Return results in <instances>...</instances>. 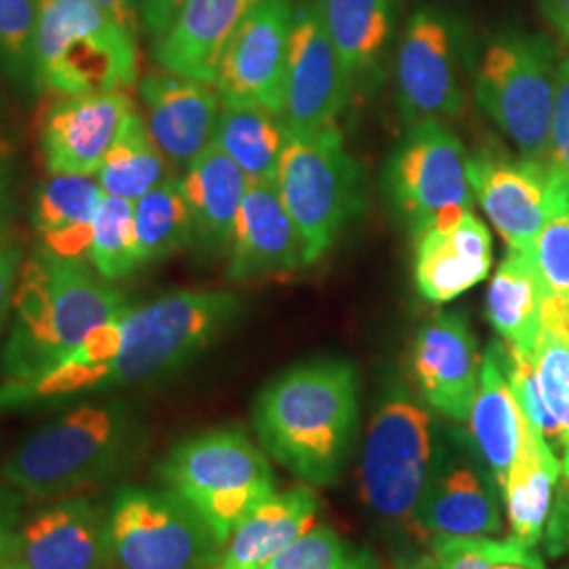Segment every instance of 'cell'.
I'll return each instance as SVG.
<instances>
[{"mask_svg":"<svg viewBox=\"0 0 569 569\" xmlns=\"http://www.w3.org/2000/svg\"><path fill=\"white\" fill-rule=\"evenodd\" d=\"M41 0H0V77L23 93H39L34 42Z\"/></svg>","mask_w":569,"mask_h":569,"instance_id":"35","label":"cell"},{"mask_svg":"<svg viewBox=\"0 0 569 569\" xmlns=\"http://www.w3.org/2000/svg\"><path fill=\"white\" fill-rule=\"evenodd\" d=\"M395 82L401 114L409 124L456 119L467 108L460 84L453 26L439 9L420 7L395 56Z\"/></svg>","mask_w":569,"mask_h":569,"instance_id":"13","label":"cell"},{"mask_svg":"<svg viewBox=\"0 0 569 569\" xmlns=\"http://www.w3.org/2000/svg\"><path fill=\"white\" fill-rule=\"evenodd\" d=\"M249 180L218 146H209L183 171V197L192 216V247L201 258L228 253Z\"/></svg>","mask_w":569,"mask_h":569,"instance_id":"25","label":"cell"},{"mask_svg":"<svg viewBox=\"0 0 569 569\" xmlns=\"http://www.w3.org/2000/svg\"><path fill=\"white\" fill-rule=\"evenodd\" d=\"M491 264V234L472 211L418 234L413 279L418 293L430 305H448L483 283Z\"/></svg>","mask_w":569,"mask_h":569,"instance_id":"21","label":"cell"},{"mask_svg":"<svg viewBox=\"0 0 569 569\" xmlns=\"http://www.w3.org/2000/svg\"><path fill=\"white\" fill-rule=\"evenodd\" d=\"M293 20V0H262L234 30L213 82L224 106H256L281 114Z\"/></svg>","mask_w":569,"mask_h":569,"instance_id":"12","label":"cell"},{"mask_svg":"<svg viewBox=\"0 0 569 569\" xmlns=\"http://www.w3.org/2000/svg\"><path fill=\"white\" fill-rule=\"evenodd\" d=\"M287 140L283 117L256 106H222L213 133V146L239 164L249 182H277Z\"/></svg>","mask_w":569,"mask_h":569,"instance_id":"31","label":"cell"},{"mask_svg":"<svg viewBox=\"0 0 569 569\" xmlns=\"http://www.w3.org/2000/svg\"><path fill=\"white\" fill-rule=\"evenodd\" d=\"M312 4L350 89L378 79L399 23V0H312Z\"/></svg>","mask_w":569,"mask_h":569,"instance_id":"26","label":"cell"},{"mask_svg":"<svg viewBox=\"0 0 569 569\" xmlns=\"http://www.w3.org/2000/svg\"><path fill=\"white\" fill-rule=\"evenodd\" d=\"M542 326L552 336L569 345V296L547 298L542 310Z\"/></svg>","mask_w":569,"mask_h":569,"instance_id":"48","label":"cell"},{"mask_svg":"<svg viewBox=\"0 0 569 569\" xmlns=\"http://www.w3.org/2000/svg\"><path fill=\"white\" fill-rule=\"evenodd\" d=\"M0 569H20L9 557H7V552H2L0 555Z\"/></svg>","mask_w":569,"mask_h":569,"instance_id":"52","label":"cell"},{"mask_svg":"<svg viewBox=\"0 0 569 569\" xmlns=\"http://www.w3.org/2000/svg\"><path fill=\"white\" fill-rule=\"evenodd\" d=\"M133 108L127 91L58 96L42 112L39 124L44 169L49 173L96 176Z\"/></svg>","mask_w":569,"mask_h":569,"instance_id":"18","label":"cell"},{"mask_svg":"<svg viewBox=\"0 0 569 569\" xmlns=\"http://www.w3.org/2000/svg\"><path fill=\"white\" fill-rule=\"evenodd\" d=\"M462 449L437 448L427 491L409 531L422 542L477 540L502 533L498 483Z\"/></svg>","mask_w":569,"mask_h":569,"instance_id":"15","label":"cell"},{"mask_svg":"<svg viewBox=\"0 0 569 569\" xmlns=\"http://www.w3.org/2000/svg\"><path fill=\"white\" fill-rule=\"evenodd\" d=\"M481 363L467 317L439 312L418 329L411 371L422 399L453 422H467L477 399Z\"/></svg>","mask_w":569,"mask_h":569,"instance_id":"19","label":"cell"},{"mask_svg":"<svg viewBox=\"0 0 569 569\" xmlns=\"http://www.w3.org/2000/svg\"><path fill=\"white\" fill-rule=\"evenodd\" d=\"M89 2L102 7L103 11H108L122 28L138 34L140 21H142V4L138 0H89Z\"/></svg>","mask_w":569,"mask_h":569,"instance_id":"49","label":"cell"},{"mask_svg":"<svg viewBox=\"0 0 569 569\" xmlns=\"http://www.w3.org/2000/svg\"><path fill=\"white\" fill-rule=\"evenodd\" d=\"M103 197L96 176L49 173L37 188L30 216L39 247L68 260H87Z\"/></svg>","mask_w":569,"mask_h":569,"instance_id":"28","label":"cell"},{"mask_svg":"<svg viewBox=\"0 0 569 569\" xmlns=\"http://www.w3.org/2000/svg\"><path fill=\"white\" fill-rule=\"evenodd\" d=\"M547 293L528 251L510 249L488 291V319L510 350L533 355L545 331Z\"/></svg>","mask_w":569,"mask_h":569,"instance_id":"29","label":"cell"},{"mask_svg":"<svg viewBox=\"0 0 569 569\" xmlns=\"http://www.w3.org/2000/svg\"><path fill=\"white\" fill-rule=\"evenodd\" d=\"M277 188L302 239L305 264H315L363 209V171L346 150L338 127L289 136Z\"/></svg>","mask_w":569,"mask_h":569,"instance_id":"7","label":"cell"},{"mask_svg":"<svg viewBox=\"0 0 569 569\" xmlns=\"http://www.w3.org/2000/svg\"><path fill=\"white\" fill-rule=\"evenodd\" d=\"M359 373L340 359L291 367L258 395L260 448L306 486L340 479L359 428Z\"/></svg>","mask_w":569,"mask_h":569,"instance_id":"2","label":"cell"},{"mask_svg":"<svg viewBox=\"0 0 569 569\" xmlns=\"http://www.w3.org/2000/svg\"><path fill=\"white\" fill-rule=\"evenodd\" d=\"M34 70L39 93L129 91L140 81L138 34L89 0H41Z\"/></svg>","mask_w":569,"mask_h":569,"instance_id":"6","label":"cell"},{"mask_svg":"<svg viewBox=\"0 0 569 569\" xmlns=\"http://www.w3.org/2000/svg\"><path fill=\"white\" fill-rule=\"evenodd\" d=\"M547 298L569 296V192L526 249Z\"/></svg>","mask_w":569,"mask_h":569,"instance_id":"38","label":"cell"},{"mask_svg":"<svg viewBox=\"0 0 569 569\" xmlns=\"http://www.w3.org/2000/svg\"><path fill=\"white\" fill-rule=\"evenodd\" d=\"M241 315L243 300L224 289H180L129 306L102 395L167 380L216 345Z\"/></svg>","mask_w":569,"mask_h":569,"instance_id":"4","label":"cell"},{"mask_svg":"<svg viewBox=\"0 0 569 569\" xmlns=\"http://www.w3.org/2000/svg\"><path fill=\"white\" fill-rule=\"evenodd\" d=\"M129 306L121 289L87 260H68L37 247L21 264L0 350V382L30 380L58 366Z\"/></svg>","mask_w":569,"mask_h":569,"instance_id":"3","label":"cell"},{"mask_svg":"<svg viewBox=\"0 0 569 569\" xmlns=\"http://www.w3.org/2000/svg\"><path fill=\"white\" fill-rule=\"evenodd\" d=\"M262 0H183L171 28L157 41L159 66L213 84L220 58L234 30Z\"/></svg>","mask_w":569,"mask_h":569,"instance_id":"23","label":"cell"},{"mask_svg":"<svg viewBox=\"0 0 569 569\" xmlns=\"http://www.w3.org/2000/svg\"><path fill=\"white\" fill-rule=\"evenodd\" d=\"M305 264L302 239L277 182H249L228 249V279L256 281Z\"/></svg>","mask_w":569,"mask_h":569,"instance_id":"22","label":"cell"},{"mask_svg":"<svg viewBox=\"0 0 569 569\" xmlns=\"http://www.w3.org/2000/svg\"><path fill=\"white\" fill-rule=\"evenodd\" d=\"M133 228L138 270L192 244V216L183 197L182 180L167 178L133 201Z\"/></svg>","mask_w":569,"mask_h":569,"instance_id":"33","label":"cell"},{"mask_svg":"<svg viewBox=\"0 0 569 569\" xmlns=\"http://www.w3.org/2000/svg\"><path fill=\"white\" fill-rule=\"evenodd\" d=\"M542 161L549 167L552 178L569 188V58L559 63L549 148Z\"/></svg>","mask_w":569,"mask_h":569,"instance_id":"40","label":"cell"},{"mask_svg":"<svg viewBox=\"0 0 569 569\" xmlns=\"http://www.w3.org/2000/svg\"><path fill=\"white\" fill-rule=\"evenodd\" d=\"M557 72L549 41L526 32L496 37L477 68V103L531 161H542L549 148Z\"/></svg>","mask_w":569,"mask_h":569,"instance_id":"8","label":"cell"},{"mask_svg":"<svg viewBox=\"0 0 569 569\" xmlns=\"http://www.w3.org/2000/svg\"><path fill=\"white\" fill-rule=\"evenodd\" d=\"M468 157L465 143L443 122L409 124L388 161L385 182L392 209L416 237L472 209Z\"/></svg>","mask_w":569,"mask_h":569,"instance_id":"11","label":"cell"},{"mask_svg":"<svg viewBox=\"0 0 569 569\" xmlns=\"http://www.w3.org/2000/svg\"><path fill=\"white\" fill-rule=\"evenodd\" d=\"M183 0H142L143 30L157 41L178 18Z\"/></svg>","mask_w":569,"mask_h":569,"instance_id":"46","label":"cell"},{"mask_svg":"<svg viewBox=\"0 0 569 569\" xmlns=\"http://www.w3.org/2000/svg\"><path fill=\"white\" fill-rule=\"evenodd\" d=\"M428 550L441 569H488L477 540H435Z\"/></svg>","mask_w":569,"mask_h":569,"instance_id":"44","label":"cell"},{"mask_svg":"<svg viewBox=\"0 0 569 569\" xmlns=\"http://www.w3.org/2000/svg\"><path fill=\"white\" fill-rule=\"evenodd\" d=\"M4 114V98H2V93H0V117Z\"/></svg>","mask_w":569,"mask_h":569,"instance_id":"53","label":"cell"},{"mask_svg":"<svg viewBox=\"0 0 569 569\" xmlns=\"http://www.w3.org/2000/svg\"><path fill=\"white\" fill-rule=\"evenodd\" d=\"M114 569H209L220 545L169 489L127 486L106 505Z\"/></svg>","mask_w":569,"mask_h":569,"instance_id":"10","label":"cell"},{"mask_svg":"<svg viewBox=\"0 0 569 569\" xmlns=\"http://www.w3.org/2000/svg\"><path fill=\"white\" fill-rule=\"evenodd\" d=\"M563 479L559 456L549 443L531 432L509 479L500 488L509 515L510 538L536 549L549 519L557 483Z\"/></svg>","mask_w":569,"mask_h":569,"instance_id":"30","label":"cell"},{"mask_svg":"<svg viewBox=\"0 0 569 569\" xmlns=\"http://www.w3.org/2000/svg\"><path fill=\"white\" fill-rule=\"evenodd\" d=\"M542 13L569 39V0H540Z\"/></svg>","mask_w":569,"mask_h":569,"instance_id":"50","label":"cell"},{"mask_svg":"<svg viewBox=\"0 0 569 569\" xmlns=\"http://www.w3.org/2000/svg\"><path fill=\"white\" fill-rule=\"evenodd\" d=\"M319 498L310 488L272 493L218 550L209 569H264L281 550L315 526Z\"/></svg>","mask_w":569,"mask_h":569,"instance_id":"27","label":"cell"},{"mask_svg":"<svg viewBox=\"0 0 569 569\" xmlns=\"http://www.w3.org/2000/svg\"><path fill=\"white\" fill-rule=\"evenodd\" d=\"M18 213L11 150L0 140V237H11V226Z\"/></svg>","mask_w":569,"mask_h":569,"instance_id":"45","label":"cell"},{"mask_svg":"<svg viewBox=\"0 0 569 569\" xmlns=\"http://www.w3.org/2000/svg\"><path fill=\"white\" fill-rule=\"evenodd\" d=\"M488 569H547L538 550L507 538H477Z\"/></svg>","mask_w":569,"mask_h":569,"instance_id":"41","label":"cell"},{"mask_svg":"<svg viewBox=\"0 0 569 569\" xmlns=\"http://www.w3.org/2000/svg\"><path fill=\"white\" fill-rule=\"evenodd\" d=\"M264 569H382L369 549L346 542L327 526H312Z\"/></svg>","mask_w":569,"mask_h":569,"instance_id":"36","label":"cell"},{"mask_svg":"<svg viewBox=\"0 0 569 569\" xmlns=\"http://www.w3.org/2000/svg\"><path fill=\"white\" fill-rule=\"evenodd\" d=\"M437 458L432 420L397 388L371 418L361 456V498L380 519L409 528Z\"/></svg>","mask_w":569,"mask_h":569,"instance_id":"9","label":"cell"},{"mask_svg":"<svg viewBox=\"0 0 569 569\" xmlns=\"http://www.w3.org/2000/svg\"><path fill=\"white\" fill-rule=\"evenodd\" d=\"M395 569H441L432 552H403L399 555Z\"/></svg>","mask_w":569,"mask_h":569,"instance_id":"51","label":"cell"},{"mask_svg":"<svg viewBox=\"0 0 569 569\" xmlns=\"http://www.w3.org/2000/svg\"><path fill=\"white\" fill-rule=\"evenodd\" d=\"M142 409L112 395L70 403L32 430L0 467L4 486L26 500H61L119 479L148 448Z\"/></svg>","mask_w":569,"mask_h":569,"instance_id":"1","label":"cell"},{"mask_svg":"<svg viewBox=\"0 0 569 569\" xmlns=\"http://www.w3.org/2000/svg\"><path fill=\"white\" fill-rule=\"evenodd\" d=\"M164 489L194 510L222 547L274 493L268 456L243 428H211L180 441L157 468Z\"/></svg>","mask_w":569,"mask_h":569,"instance_id":"5","label":"cell"},{"mask_svg":"<svg viewBox=\"0 0 569 569\" xmlns=\"http://www.w3.org/2000/svg\"><path fill=\"white\" fill-rule=\"evenodd\" d=\"M468 422L477 451L498 488H502L536 430L529 427L528 418L512 395L505 369V345L500 342L489 345L483 355L479 390Z\"/></svg>","mask_w":569,"mask_h":569,"instance_id":"24","label":"cell"},{"mask_svg":"<svg viewBox=\"0 0 569 569\" xmlns=\"http://www.w3.org/2000/svg\"><path fill=\"white\" fill-rule=\"evenodd\" d=\"M468 180L489 222L517 251L529 249L569 192L545 161L510 159L491 148L468 157Z\"/></svg>","mask_w":569,"mask_h":569,"instance_id":"14","label":"cell"},{"mask_svg":"<svg viewBox=\"0 0 569 569\" xmlns=\"http://www.w3.org/2000/svg\"><path fill=\"white\" fill-rule=\"evenodd\" d=\"M26 498L16 489L0 483V555L7 550L13 531L21 523V502Z\"/></svg>","mask_w":569,"mask_h":569,"instance_id":"47","label":"cell"},{"mask_svg":"<svg viewBox=\"0 0 569 569\" xmlns=\"http://www.w3.org/2000/svg\"><path fill=\"white\" fill-rule=\"evenodd\" d=\"M167 164L169 161L152 140L146 119L133 108L124 117L96 178L106 194L138 201L169 178Z\"/></svg>","mask_w":569,"mask_h":569,"instance_id":"32","label":"cell"},{"mask_svg":"<svg viewBox=\"0 0 569 569\" xmlns=\"http://www.w3.org/2000/svg\"><path fill=\"white\" fill-rule=\"evenodd\" d=\"M540 542L545 545V550L550 557H561L569 552V486L566 479L557 483Z\"/></svg>","mask_w":569,"mask_h":569,"instance_id":"43","label":"cell"},{"mask_svg":"<svg viewBox=\"0 0 569 569\" xmlns=\"http://www.w3.org/2000/svg\"><path fill=\"white\" fill-rule=\"evenodd\" d=\"M4 552L20 569H114L106 505L89 496L51 502L21 521Z\"/></svg>","mask_w":569,"mask_h":569,"instance_id":"17","label":"cell"},{"mask_svg":"<svg viewBox=\"0 0 569 569\" xmlns=\"http://www.w3.org/2000/svg\"><path fill=\"white\" fill-rule=\"evenodd\" d=\"M140 98L152 140L169 163L186 171L213 143L224 106L218 89L159 68L143 77Z\"/></svg>","mask_w":569,"mask_h":569,"instance_id":"20","label":"cell"},{"mask_svg":"<svg viewBox=\"0 0 569 569\" xmlns=\"http://www.w3.org/2000/svg\"><path fill=\"white\" fill-rule=\"evenodd\" d=\"M505 369H507L512 395L521 407L523 416L528 418L529 427L533 428L536 435L549 443V448L561 460V432H559V427L545 401L536 366H533V357L526 352H519V350H510L509 346L505 345Z\"/></svg>","mask_w":569,"mask_h":569,"instance_id":"39","label":"cell"},{"mask_svg":"<svg viewBox=\"0 0 569 569\" xmlns=\"http://www.w3.org/2000/svg\"><path fill=\"white\" fill-rule=\"evenodd\" d=\"M23 251L11 237H0V336L9 326L16 287L20 279Z\"/></svg>","mask_w":569,"mask_h":569,"instance_id":"42","label":"cell"},{"mask_svg":"<svg viewBox=\"0 0 569 569\" xmlns=\"http://www.w3.org/2000/svg\"><path fill=\"white\" fill-rule=\"evenodd\" d=\"M352 89L312 0L296 4L281 117L289 136L333 127Z\"/></svg>","mask_w":569,"mask_h":569,"instance_id":"16","label":"cell"},{"mask_svg":"<svg viewBox=\"0 0 569 569\" xmlns=\"http://www.w3.org/2000/svg\"><path fill=\"white\" fill-rule=\"evenodd\" d=\"M531 357L545 401L561 432V467L569 486V345L545 329Z\"/></svg>","mask_w":569,"mask_h":569,"instance_id":"37","label":"cell"},{"mask_svg":"<svg viewBox=\"0 0 569 569\" xmlns=\"http://www.w3.org/2000/svg\"><path fill=\"white\" fill-rule=\"evenodd\" d=\"M87 262L110 283H117L138 272L133 201L110 194L103 197L96 216Z\"/></svg>","mask_w":569,"mask_h":569,"instance_id":"34","label":"cell"}]
</instances>
